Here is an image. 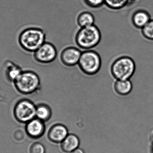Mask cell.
<instances>
[{
    "label": "cell",
    "mask_w": 153,
    "mask_h": 153,
    "mask_svg": "<svg viewBox=\"0 0 153 153\" xmlns=\"http://www.w3.org/2000/svg\"><path fill=\"white\" fill-rule=\"evenodd\" d=\"M102 34L99 27L95 25L79 28L74 36L76 46L81 50L93 49L101 40Z\"/></svg>",
    "instance_id": "6da1fadb"
},
{
    "label": "cell",
    "mask_w": 153,
    "mask_h": 153,
    "mask_svg": "<svg viewBox=\"0 0 153 153\" xmlns=\"http://www.w3.org/2000/svg\"><path fill=\"white\" fill-rule=\"evenodd\" d=\"M45 31L39 27H30L23 31L19 36V41L23 49L34 53L46 41Z\"/></svg>",
    "instance_id": "7a4b0ae2"
},
{
    "label": "cell",
    "mask_w": 153,
    "mask_h": 153,
    "mask_svg": "<svg viewBox=\"0 0 153 153\" xmlns=\"http://www.w3.org/2000/svg\"><path fill=\"white\" fill-rule=\"evenodd\" d=\"M135 63L130 57L121 56L112 61L110 73L115 80H130L134 74Z\"/></svg>",
    "instance_id": "3957f363"
},
{
    "label": "cell",
    "mask_w": 153,
    "mask_h": 153,
    "mask_svg": "<svg viewBox=\"0 0 153 153\" xmlns=\"http://www.w3.org/2000/svg\"><path fill=\"white\" fill-rule=\"evenodd\" d=\"M102 64L100 55L97 51L90 49L82 51L77 66L85 75L93 76L100 72Z\"/></svg>",
    "instance_id": "277c9868"
},
{
    "label": "cell",
    "mask_w": 153,
    "mask_h": 153,
    "mask_svg": "<svg viewBox=\"0 0 153 153\" xmlns=\"http://www.w3.org/2000/svg\"><path fill=\"white\" fill-rule=\"evenodd\" d=\"M13 83L16 90L24 95L33 94L41 88L40 77L33 71L22 72Z\"/></svg>",
    "instance_id": "5b68a950"
},
{
    "label": "cell",
    "mask_w": 153,
    "mask_h": 153,
    "mask_svg": "<svg viewBox=\"0 0 153 153\" xmlns=\"http://www.w3.org/2000/svg\"><path fill=\"white\" fill-rule=\"evenodd\" d=\"M36 106L30 100L22 99L14 105L13 116L19 123L27 124L36 118Z\"/></svg>",
    "instance_id": "8992f818"
},
{
    "label": "cell",
    "mask_w": 153,
    "mask_h": 153,
    "mask_svg": "<svg viewBox=\"0 0 153 153\" xmlns=\"http://www.w3.org/2000/svg\"><path fill=\"white\" fill-rule=\"evenodd\" d=\"M58 55L57 49L54 44L46 41L34 53L35 61L43 65L49 64L56 59Z\"/></svg>",
    "instance_id": "52a82bcc"
},
{
    "label": "cell",
    "mask_w": 153,
    "mask_h": 153,
    "mask_svg": "<svg viewBox=\"0 0 153 153\" xmlns=\"http://www.w3.org/2000/svg\"><path fill=\"white\" fill-rule=\"evenodd\" d=\"M82 52V50L76 46L65 47L60 52L59 61L65 67H74L77 66Z\"/></svg>",
    "instance_id": "ba28073f"
},
{
    "label": "cell",
    "mask_w": 153,
    "mask_h": 153,
    "mask_svg": "<svg viewBox=\"0 0 153 153\" xmlns=\"http://www.w3.org/2000/svg\"><path fill=\"white\" fill-rule=\"evenodd\" d=\"M25 130L30 138L39 139L43 136L45 131V122L35 118L26 124Z\"/></svg>",
    "instance_id": "9c48e42d"
},
{
    "label": "cell",
    "mask_w": 153,
    "mask_h": 153,
    "mask_svg": "<svg viewBox=\"0 0 153 153\" xmlns=\"http://www.w3.org/2000/svg\"><path fill=\"white\" fill-rule=\"evenodd\" d=\"M69 134L68 130L64 125L56 124L51 127L48 133V140L54 143H61Z\"/></svg>",
    "instance_id": "30bf717a"
},
{
    "label": "cell",
    "mask_w": 153,
    "mask_h": 153,
    "mask_svg": "<svg viewBox=\"0 0 153 153\" xmlns=\"http://www.w3.org/2000/svg\"><path fill=\"white\" fill-rule=\"evenodd\" d=\"M80 142L76 135L69 134L61 143L62 151L66 153H71L79 147Z\"/></svg>",
    "instance_id": "8fae6325"
},
{
    "label": "cell",
    "mask_w": 153,
    "mask_h": 153,
    "mask_svg": "<svg viewBox=\"0 0 153 153\" xmlns=\"http://www.w3.org/2000/svg\"><path fill=\"white\" fill-rule=\"evenodd\" d=\"M113 90L118 95L126 96L133 90V84L130 80H115L113 84Z\"/></svg>",
    "instance_id": "7c38bea8"
},
{
    "label": "cell",
    "mask_w": 153,
    "mask_h": 153,
    "mask_svg": "<svg viewBox=\"0 0 153 153\" xmlns=\"http://www.w3.org/2000/svg\"><path fill=\"white\" fill-rule=\"evenodd\" d=\"M95 19L90 11L83 10L78 13L76 18V25L79 28L89 27L95 24Z\"/></svg>",
    "instance_id": "4fadbf2b"
},
{
    "label": "cell",
    "mask_w": 153,
    "mask_h": 153,
    "mask_svg": "<svg viewBox=\"0 0 153 153\" xmlns=\"http://www.w3.org/2000/svg\"><path fill=\"white\" fill-rule=\"evenodd\" d=\"M150 20V14L143 10H139L135 12L132 18V22L134 26L138 28H143Z\"/></svg>",
    "instance_id": "5bb4252c"
},
{
    "label": "cell",
    "mask_w": 153,
    "mask_h": 153,
    "mask_svg": "<svg viewBox=\"0 0 153 153\" xmlns=\"http://www.w3.org/2000/svg\"><path fill=\"white\" fill-rule=\"evenodd\" d=\"M52 116L51 108L45 103H39L36 107V118L43 122L48 121Z\"/></svg>",
    "instance_id": "9a60e30c"
},
{
    "label": "cell",
    "mask_w": 153,
    "mask_h": 153,
    "mask_svg": "<svg viewBox=\"0 0 153 153\" xmlns=\"http://www.w3.org/2000/svg\"><path fill=\"white\" fill-rule=\"evenodd\" d=\"M130 0H104V6L112 11H118L126 6Z\"/></svg>",
    "instance_id": "2e32d148"
},
{
    "label": "cell",
    "mask_w": 153,
    "mask_h": 153,
    "mask_svg": "<svg viewBox=\"0 0 153 153\" xmlns=\"http://www.w3.org/2000/svg\"><path fill=\"white\" fill-rule=\"evenodd\" d=\"M142 29V34L146 38L153 40V19H151Z\"/></svg>",
    "instance_id": "e0dca14e"
},
{
    "label": "cell",
    "mask_w": 153,
    "mask_h": 153,
    "mask_svg": "<svg viewBox=\"0 0 153 153\" xmlns=\"http://www.w3.org/2000/svg\"><path fill=\"white\" fill-rule=\"evenodd\" d=\"M84 4L90 9L98 10L104 5V0H82Z\"/></svg>",
    "instance_id": "ac0fdd59"
},
{
    "label": "cell",
    "mask_w": 153,
    "mask_h": 153,
    "mask_svg": "<svg viewBox=\"0 0 153 153\" xmlns=\"http://www.w3.org/2000/svg\"><path fill=\"white\" fill-rule=\"evenodd\" d=\"M29 153H45L46 150L44 145L39 142L33 143L29 149Z\"/></svg>",
    "instance_id": "d6986e66"
},
{
    "label": "cell",
    "mask_w": 153,
    "mask_h": 153,
    "mask_svg": "<svg viewBox=\"0 0 153 153\" xmlns=\"http://www.w3.org/2000/svg\"><path fill=\"white\" fill-rule=\"evenodd\" d=\"M27 135L25 130H23L21 128H18L13 132V137L16 143H21L26 139Z\"/></svg>",
    "instance_id": "ffe728a7"
},
{
    "label": "cell",
    "mask_w": 153,
    "mask_h": 153,
    "mask_svg": "<svg viewBox=\"0 0 153 153\" xmlns=\"http://www.w3.org/2000/svg\"><path fill=\"white\" fill-rule=\"evenodd\" d=\"M9 70L10 71L8 72L9 79L10 81H12L13 82L22 72L21 69L17 66H12Z\"/></svg>",
    "instance_id": "44dd1931"
},
{
    "label": "cell",
    "mask_w": 153,
    "mask_h": 153,
    "mask_svg": "<svg viewBox=\"0 0 153 153\" xmlns=\"http://www.w3.org/2000/svg\"><path fill=\"white\" fill-rule=\"evenodd\" d=\"M71 153H84L83 150L82 149H81V148H77L76 150H74L73 152Z\"/></svg>",
    "instance_id": "7402d4cb"
},
{
    "label": "cell",
    "mask_w": 153,
    "mask_h": 153,
    "mask_svg": "<svg viewBox=\"0 0 153 153\" xmlns=\"http://www.w3.org/2000/svg\"><path fill=\"white\" fill-rule=\"evenodd\" d=\"M151 152L153 153V143H152V145L151 146Z\"/></svg>",
    "instance_id": "603a6c76"
},
{
    "label": "cell",
    "mask_w": 153,
    "mask_h": 153,
    "mask_svg": "<svg viewBox=\"0 0 153 153\" xmlns=\"http://www.w3.org/2000/svg\"><path fill=\"white\" fill-rule=\"evenodd\" d=\"M151 140H152V143H153V132L151 136Z\"/></svg>",
    "instance_id": "cb8c5ba5"
},
{
    "label": "cell",
    "mask_w": 153,
    "mask_h": 153,
    "mask_svg": "<svg viewBox=\"0 0 153 153\" xmlns=\"http://www.w3.org/2000/svg\"><path fill=\"white\" fill-rule=\"evenodd\" d=\"M133 1V0H130V1Z\"/></svg>",
    "instance_id": "d4e9b609"
}]
</instances>
